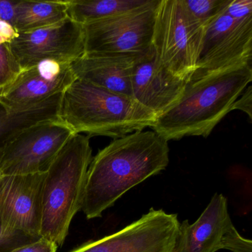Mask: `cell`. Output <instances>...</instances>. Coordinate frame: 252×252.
I'll return each mask as SVG.
<instances>
[{
	"instance_id": "cell-16",
	"label": "cell",
	"mask_w": 252,
	"mask_h": 252,
	"mask_svg": "<svg viewBox=\"0 0 252 252\" xmlns=\"http://www.w3.org/2000/svg\"><path fill=\"white\" fill-rule=\"evenodd\" d=\"M63 94L32 107L13 109L0 101V158L6 146L22 131L41 122L60 119Z\"/></svg>"
},
{
	"instance_id": "cell-11",
	"label": "cell",
	"mask_w": 252,
	"mask_h": 252,
	"mask_svg": "<svg viewBox=\"0 0 252 252\" xmlns=\"http://www.w3.org/2000/svg\"><path fill=\"white\" fill-rule=\"evenodd\" d=\"M8 45L23 71L45 61L71 64L85 54V32L68 17L48 27L18 32Z\"/></svg>"
},
{
	"instance_id": "cell-5",
	"label": "cell",
	"mask_w": 252,
	"mask_h": 252,
	"mask_svg": "<svg viewBox=\"0 0 252 252\" xmlns=\"http://www.w3.org/2000/svg\"><path fill=\"white\" fill-rule=\"evenodd\" d=\"M252 61V1L231 0L205 29L197 67L188 80Z\"/></svg>"
},
{
	"instance_id": "cell-3",
	"label": "cell",
	"mask_w": 252,
	"mask_h": 252,
	"mask_svg": "<svg viewBox=\"0 0 252 252\" xmlns=\"http://www.w3.org/2000/svg\"><path fill=\"white\" fill-rule=\"evenodd\" d=\"M59 117L75 134L117 139L153 127L158 116L132 97L76 79L63 93Z\"/></svg>"
},
{
	"instance_id": "cell-8",
	"label": "cell",
	"mask_w": 252,
	"mask_h": 252,
	"mask_svg": "<svg viewBox=\"0 0 252 252\" xmlns=\"http://www.w3.org/2000/svg\"><path fill=\"white\" fill-rule=\"evenodd\" d=\"M75 133L60 119L41 122L22 131L0 158L1 175L46 172Z\"/></svg>"
},
{
	"instance_id": "cell-17",
	"label": "cell",
	"mask_w": 252,
	"mask_h": 252,
	"mask_svg": "<svg viewBox=\"0 0 252 252\" xmlns=\"http://www.w3.org/2000/svg\"><path fill=\"white\" fill-rule=\"evenodd\" d=\"M68 1L19 0L16 5L14 27L26 32L53 26L68 18Z\"/></svg>"
},
{
	"instance_id": "cell-15",
	"label": "cell",
	"mask_w": 252,
	"mask_h": 252,
	"mask_svg": "<svg viewBox=\"0 0 252 252\" xmlns=\"http://www.w3.org/2000/svg\"><path fill=\"white\" fill-rule=\"evenodd\" d=\"M140 54H84L70 67L77 79L133 98L131 77Z\"/></svg>"
},
{
	"instance_id": "cell-22",
	"label": "cell",
	"mask_w": 252,
	"mask_h": 252,
	"mask_svg": "<svg viewBox=\"0 0 252 252\" xmlns=\"http://www.w3.org/2000/svg\"><path fill=\"white\" fill-rule=\"evenodd\" d=\"M252 86L249 85L248 88L244 90L240 96L236 100L235 102L233 104L232 110H240L244 112L249 116V119H252Z\"/></svg>"
},
{
	"instance_id": "cell-4",
	"label": "cell",
	"mask_w": 252,
	"mask_h": 252,
	"mask_svg": "<svg viewBox=\"0 0 252 252\" xmlns=\"http://www.w3.org/2000/svg\"><path fill=\"white\" fill-rule=\"evenodd\" d=\"M92 159L89 138L75 134L45 172L40 237L58 247L64 243L72 220L82 209Z\"/></svg>"
},
{
	"instance_id": "cell-10",
	"label": "cell",
	"mask_w": 252,
	"mask_h": 252,
	"mask_svg": "<svg viewBox=\"0 0 252 252\" xmlns=\"http://www.w3.org/2000/svg\"><path fill=\"white\" fill-rule=\"evenodd\" d=\"M45 172L0 175V238L40 237Z\"/></svg>"
},
{
	"instance_id": "cell-12",
	"label": "cell",
	"mask_w": 252,
	"mask_h": 252,
	"mask_svg": "<svg viewBox=\"0 0 252 252\" xmlns=\"http://www.w3.org/2000/svg\"><path fill=\"white\" fill-rule=\"evenodd\" d=\"M186 85L187 81L165 67L153 45L135 60L131 77L132 95L158 117L179 101Z\"/></svg>"
},
{
	"instance_id": "cell-20",
	"label": "cell",
	"mask_w": 252,
	"mask_h": 252,
	"mask_svg": "<svg viewBox=\"0 0 252 252\" xmlns=\"http://www.w3.org/2000/svg\"><path fill=\"white\" fill-rule=\"evenodd\" d=\"M22 71L8 44L0 45V92L11 86Z\"/></svg>"
},
{
	"instance_id": "cell-14",
	"label": "cell",
	"mask_w": 252,
	"mask_h": 252,
	"mask_svg": "<svg viewBox=\"0 0 252 252\" xmlns=\"http://www.w3.org/2000/svg\"><path fill=\"white\" fill-rule=\"evenodd\" d=\"M70 64L45 61L23 70L0 92V101L11 108H26L63 94L76 79Z\"/></svg>"
},
{
	"instance_id": "cell-1",
	"label": "cell",
	"mask_w": 252,
	"mask_h": 252,
	"mask_svg": "<svg viewBox=\"0 0 252 252\" xmlns=\"http://www.w3.org/2000/svg\"><path fill=\"white\" fill-rule=\"evenodd\" d=\"M169 155L168 141L154 131L113 140L88 167L82 206L86 218H100L130 189L164 170Z\"/></svg>"
},
{
	"instance_id": "cell-25",
	"label": "cell",
	"mask_w": 252,
	"mask_h": 252,
	"mask_svg": "<svg viewBox=\"0 0 252 252\" xmlns=\"http://www.w3.org/2000/svg\"><path fill=\"white\" fill-rule=\"evenodd\" d=\"M0 175H1V174H0Z\"/></svg>"
},
{
	"instance_id": "cell-18",
	"label": "cell",
	"mask_w": 252,
	"mask_h": 252,
	"mask_svg": "<svg viewBox=\"0 0 252 252\" xmlns=\"http://www.w3.org/2000/svg\"><path fill=\"white\" fill-rule=\"evenodd\" d=\"M153 0H69V18L82 26L142 8Z\"/></svg>"
},
{
	"instance_id": "cell-7",
	"label": "cell",
	"mask_w": 252,
	"mask_h": 252,
	"mask_svg": "<svg viewBox=\"0 0 252 252\" xmlns=\"http://www.w3.org/2000/svg\"><path fill=\"white\" fill-rule=\"evenodd\" d=\"M160 0L83 26L85 54H140L153 45L156 8Z\"/></svg>"
},
{
	"instance_id": "cell-21",
	"label": "cell",
	"mask_w": 252,
	"mask_h": 252,
	"mask_svg": "<svg viewBox=\"0 0 252 252\" xmlns=\"http://www.w3.org/2000/svg\"><path fill=\"white\" fill-rule=\"evenodd\" d=\"M58 246L46 239L39 237V240L11 249L8 252H57Z\"/></svg>"
},
{
	"instance_id": "cell-2",
	"label": "cell",
	"mask_w": 252,
	"mask_h": 252,
	"mask_svg": "<svg viewBox=\"0 0 252 252\" xmlns=\"http://www.w3.org/2000/svg\"><path fill=\"white\" fill-rule=\"evenodd\" d=\"M252 65L240 64L187 81L179 101L157 118L154 132L167 141L207 138L252 82Z\"/></svg>"
},
{
	"instance_id": "cell-6",
	"label": "cell",
	"mask_w": 252,
	"mask_h": 252,
	"mask_svg": "<svg viewBox=\"0 0 252 252\" xmlns=\"http://www.w3.org/2000/svg\"><path fill=\"white\" fill-rule=\"evenodd\" d=\"M205 29L190 14L184 0H160L156 8L153 45L174 76L187 81L195 71Z\"/></svg>"
},
{
	"instance_id": "cell-9",
	"label": "cell",
	"mask_w": 252,
	"mask_h": 252,
	"mask_svg": "<svg viewBox=\"0 0 252 252\" xmlns=\"http://www.w3.org/2000/svg\"><path fill=\"white\" fill-rule=\"evenodd\" d=\"M179 225L177 215L151 208L120 231L70 252H175Z\"/></svg>"
},
{
	"instance_id": "cell-23",
	"label": "cell",
	"mask_w": 252,
	"mask_h": 252,
	"mask_svg": "<svg viewBox=\"0 0 252 252\" xmlns=\"http://www.w3.org/2000/svg\"><path fill=\"white\" fill-rule=\"evenodd\" d=\"M17 2L18 1L0 0V20L6 22L14 26Z\"/></svg>"
},
{
	"instance_id": "cell-24",
	"label": "cell",
	"mask_w": 252,
	"mask_h": 252,
	"mask_svg": "<svg viewBox=\"0 0 252 252\" xmlns=\"http://www.w3.org/2000/svg\"><path fill=\"white\" fill-rule=\"evenodd\" d=\"M18 32L14 26L0 20V45L8 44L17 36Z\"/></svg>"
},
{
	"instance_id": "cell-19",
	"label": "cell",
	"mask_w": 252,
	"mask_h": 252,
	"mask_svg": "<svg viewBox=\"0 0 252 252\" xmlns=\"http://www.w3.org/2000/svg\"><path fill=\"white\" fill-rule=\"evenodd\" d=\"M190 14L205 28L228 8L231 0H184Z\"/></svg>"
},
{
	"instance_id": "cell-13",
	"label": "cell",
	"mask_w": 252,
	"mask_h": 252,
	"mask_svg": "<svg viewBox=\"0 0 252 252\" xmlns=\"http://www.w3.org/2000/svg\"><path fill=\"white\" fill-rule=\"evenodd\" d=\"M238 231L233 225L225 196L215 193L207 207L193 224L180 222L175 252H217L228 250Z\"/></svg>"
}]
</instances>
